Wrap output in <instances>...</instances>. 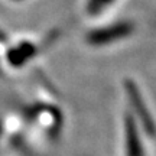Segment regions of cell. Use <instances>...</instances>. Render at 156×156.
<instances>
[{
    "label": "cell",
    "mask_w": 156,
    "mask_h": 156,
    "mask_svg": "<svg viewBox=\"0 0 156 156\" xmlns=\"http://www.w3.org/2000/svg\"><path fill=\"white\" fill-rule=\"evenodd\" d=\"M132 25L130 23H120V25H116V26H112V28H106L101 29L98 32H95L93 36H91V42L94 44H106V42H112L114 39H120L127 36L130 32H132Z\"/></svg>",
    "instance_id": "6da1fadb"
},
{
    "label": "cell",
    "mask_w": 156,
    "mask_h": 156,
    "mask_svg": "<svg viewBox=\"0 0 156 156\" xmlns=\"http://www.w3.org/2000/svg\"><path fill=\"white\" fill-rule=\"evenodd\" d=\"M126 147H127V156H143V149L137 136V130L132 120L126 123Z\"/></svg>",
    "instance_id": "7a4b0ae2"
},
{
    "label": "cell",
    "mask_w": 156,
    "mask_h": 156,
    "mask_svg": "<svg viewBox=\"0 0 156 156\" xmlns=\"http://www.w3.org/2000/svg\"><path fill=\"white\" fill-rule=\"evenodd\" d=\"M130 95H132V98H133V103H134V107H136V110L139 112V114L142 116V122L145 124L146 130L149 132V133H153L155 132V127H153V123H152V119L147 116V113L145 112V107L142 106L143 103L140 100V97L136 94V91H134L132 87H130Z\"/></svg>",
    "instance_id": "3957f363"
},
{
    "label": "cell",
    "mask_w": 156,
    "mask_h": 156,
    "mask_svg": "<svg viewBox=\"0 0 156 156\" xmlns=\"http://www.w3.org/2000/svg\"><path fill=\"white\" fill-rule=\"evenodd\" d=\"M112 0H94V9L97 10V9H100V7H103V6H106V5H108Z\"/></svg>",
    "instance_id": "277c9868"
}]
</instances>
